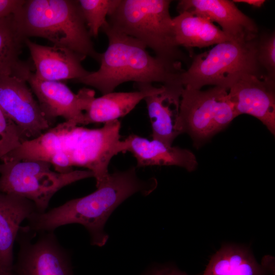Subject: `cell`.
<instances>
[{"label": "cell", "instance_id": "cb8c5ba5", "mask_svg": "<svg viewBox=\"0 0 275 275\" xmlns=\"http://www.w3.org/2000/svg\"><path fill=\"white\" fill-rule=\"evenodd\" d=\"M26 140L0 107V161Z\"/></svg>", "mask_w": 275, "mask_h": 275}, {"label": "cell", "instance_id": "f1b7e54d", "mask_svg": "<svg viewBox=\"0 0 275 275\" xmlns=\"http://www.w3.org/2000/svg\"><path fill=\"white\" fill-rule=\"evenodd\" d=\"M0 275H15V274L13 271H0Z\"/></svg>", "mask_w": 275, "mask_h": 275}, {"label": "cell", "instance_id": "30bf717a", "mask_svg": "<svg viewBox=\"0 0 275 275\" xmlns=\"http://www.w3.org/2000/svg\"><path fill=\"white\" fill-rule=\"evenodd\" d=\"M28 77H0V107L18 127L25 140L36 138L51 128L28 84Z\"/></svg>", "mask_w": 275, "mask_h": 275}, {"label": "cell", "instance_id": "44dd1931", "mask_svg": "<svg viewBox=\"0 0 275 275\" xmlns=\"http://www.w3.org/2000/svg\"><path fill=\"white\" fill-rule=\"evenodd\" d=\"M25 39L18 31L13 15L0 19V77H28L34 70L30 63L19 59Z\"/></svg>", "mask_w": 275, "mask_h": 275}, {"label": "cell", "instance_id": "83f0119b", "mask_svg": "<svg viewBox=\"0 0 275 275\" xmlns=\"http://www.w3.org/2000/svg\"><path fill=\"white\" fill-rule=\"evenodd\" d=\"M235 3H245L255 8H260L265 2L264 0H233Z\"/></svg>", "mask_w": 275, "mask_h": 275}, {"label": "cell", "instance_id": "ffe728a7", "mask_svg": "<svg viewBox=\"0 0 275 275\" xmlns=\"http://www.w3.org/2000/svg\"><path fill=\"white\" fill-rule=\"evenodd\" d=\"M172 20L175 43L179 47L203 48L230 40L221 29L204 17L183 12Z\"/></svg>", "mask_w": 275, "mask_h": 275}, {"label": "cell", "instance_id": "277c9868", "mask_svg": "<svg viewBox=\"0 0 275 275\" xmlns=\"http://www.w3.org/2000/svg\"><path fill=\"white\" fill-rule=\"evenodd\" d=\"M170 0H120L108 15L109 24L153 50L155 56L181 62L185 56L175 41Z\"/></svg>", "mask_w": 275, "mask_h": 275}, {"label": "cell", "instance_id": "7c38bea8", "mask_svg": "<svg viewBox=\"0 0 275 275\" xmlns=\"http://www.w3.org/2000/svg\"><path fill=\"white\" fill-rule=\"evenodd\" d=\"M237 116H252L275 134V80L246 74L228 90Z\"/></svg>", "mask_w": 275, "mask_h": 275}, {"label": "cell", "instance_id": "e0dca14e", "mask_svg": "<svg viewBox=\"0 0 275 275\" xmlns=\"http://www.w3.org/2000/svg\"><path fill=\"white\" fill-rule=\"evenodd\" d=\"M35 212L31 201L0 192V271H12L13 247L21 224Z\"/></svg>", "mask_w": 275, "mask_h": 275}, {"label": "cell", "instance_id": "2e32d148", "mask_svg": "<svg viewBox=\"0 0 275 275\" xmlns=\"http://www.w3.org/2000/svg\"><path fill=\"white\" fill-rule=\"evenodd\" d=\"M124 153L130 152L136 160L137 167L178 166L191 172L198 162L190 151L169 146L157 140H149L132 134L123 140Z\"/></svg>", "mask_w": 275, "mask_h": 275}, {"label": "cell", "instance_id": "ac0fdd59", "mask_svg": "<svg viewBox=\"0 0 275 275\" xmlns=\"http://www.w3.org/2000/svg\"><path fill=\"white\" fill-rule=\"evenodd\" d=\"M135 85L139 89L137 91L113 92L100 97H94L84 113V125L94 123H105L118 120L130 113L146 96L162 89V86L155 87L152 84Z\"/></svg>", "mask_w": 275, "mask_h": 275}, {"label": "cell", "instance_id": "603a6c76", "mask_svg": "<svg viewBox=\"0 0 275 275\" xmlns=\"http://www.w3.org/2000/svg\"><path fill=\"white\" fill-rule=\"evenodd\" d=\"M91 36L97 37L111 11L120 0H78Z\"/></svg>", "mask_w": 275, "mask_h": 275}, {"label": "cell", "instance_id": "d4e9b609", "mask_svg": "<svg viewBox=\"0 0 275 275\" xmlns=\"http://www.w3.org/2000/svg\"><path fill=\"white\" fill-rule=\"evenodd\" d=\"M258 61L264 71L266 77L275 80V33L272 32L259 37L257 39Z\"/></svg>", "mask_w": 275, "mask_h": 275}, {"label": "cell", "instance_id": "8992f818", "mask_svg": "<svg viewBox=\"0 0 275 275\" xmlns=\"http://www.w3.org/2000/svg\"><path fill=\"white\" fill-rule=\"evenodd\" d=\"M3 163L0 192L31 201L39 213L46 211L52 197L62 188L94 177L93 172L88 170L59 173L51 170L49 162L42 160H21Z\"/></svg>", "mask_w": 275, "mask_h": 275}, {"label": "cell", "instance_id": "d6986e66", "mask_svg": "<svg viewBox=\"0 0 275 275\" xmlns=\"http://www.w3.org/2000/svg\"><path fill=\"white\" fill-rule=\"evenodd\" d=\"M75 126L76 125L67 121L60 123L38 136L22 142L5 156L2 162L21 160L49 162L58 152L67 151L69 152L72 130Z\"/></svg>", "mask_w": 275, "mask_h": 275}, {"label": "cell", "instance_id": "6da1fadb", "mask_svg": "<svg viewBox=\"0 0 275 275\" xmlns=\"http://www.w3.org/2000/svg\"><path fill=\"white\" fill-rule=\"evenodd\" d=\"M154 178L142 180L135 167L109 174L107 180L93 193L69 200L43 213L34 212L27 225L36 233L54 232L66 225H82L90 235L93 245L102 246L108 238L104 226L113 211L123 201L136 193L148 195L157 186Z\"/></svg>", "mask_w": 275, "mask_h": 275}, {"label": "cell", "instance_id": "52a82bcc", "mask_svg": "<svg viewBox=\"0 0 275 275\" xmlns=\"http://www.w3.org/2000/svg\"><path fill=\"white\" fill-rule=\"evenodd\" d=\"M226 89L213 87L206 90L183 87L177 129L188 134L199 146L221 131L237 117Z\"/></svg>", "mask_w": 275, "mask_h": 275}, {"label": "cell", "instance_id": "ba28073f", "mask_svg": "<svg viewBox=\"0 0 275 275\" xmlns=\"http://www.w3.org/2000/svg\"><path fill=\"white\" fill-rule=\"evenodd\" d=\"M120 128V121L116 120L105 123L99 128L76 126L73 130L69 150L73 166L92 172L96 187L107 180L109 175L108 167L112 158L119 153H124Z\"/></svg>", "mask_w": 275, "mask_h": 275}, {"label": "cell", "instance_id": "f546056e", "mask_svg": "<svg viewBox=\"0 0 275 275\" xmlns=\"http://www.w3.org/2000/svg\"><path fill=\"white\" fill-rule=\"evenodd\" d=\"M4 167V163L3 162L0 163V173L2 172Z\"/></svg>", "mask_w": 275, "mask_h": 275}, {"label": "cell", "instance_id": "9c48e42d", "mask_svg": "<svg viewBox=\"0 0 275 275\" xmlns=\"http://www.w3.org/2000/svg\"><path fill=\"white\" fill-rule=\"evenodd\" d=\"M37 233L21 226L16 241L19 244L12 271L15 275H73L70 253L59 243L54 232Z\"/></svg>", "mask_w": 275, "mask_h": 275}, {"label": "cell", "instance_id": "3957f363", "mask_svg": "<svg viewBox=\"0 0 275 275\" xmlns=\"http://www.w3.org/2000/svg\"><path fill=\"white\" fill-rule=\"evenodd\" d=\"M13 18L24 38H43L100 62L78 1L25 0Z\"/></svg>", "mask_w": 275, "mask_h": 275}, {"label": "cell", "instance_id": "4fadbf2b", "mask_svg": "<svg viewBox=\"0 0 275 275\" xmlns=\"http://www.w3.org/2000/svg\"><path fill=\"white\" fill-rule=\"evenodd\" d=\"M177 9L179 13L188 12L216 22L231 40L250 41L258 36L256 23L242 12L233 1L181 0Z\"/></svg>", "mask_w": 275, "mask_h": 275}, {"label": "cell", "instance_id": "5bb4252c", "mask_svg": "<svg viewBox=\"0 0 275 275\" xmlns=\"http://www.w3.org/2000/svg\"><path fill=\"white\" fill-rule=\"evenodd\" d=\"M30 51L38 79L49 81H74L89 75L91 72L81 65L86 59L73 50L64 47L45 46L24 41Z\"/></svg>", "mask_w": 275, "mask_h": 275}, {"label": "cell", "instance_id": "9a60e30c", "mask_svg": "<svg viewBox=\"0 0 275 275\" xmlns=\"http://www.w3.org/2000/svg\"><path fill=\"white\" fill-rule=\"evenodd\" d=\"M180 81L162 85L160 91L144 98L150 120L153 139L172 146L180 134L177 129L181 95Z\"/></svg>", "mask_w": 275, "mask_h": 275}, {"label": "cell", "instance_id": "7a4b0ae2", "mask_svg": "<svg viewBox=\"0 0 275 275\" xmlns=\"http://www.w3.org/2000/svg\"><path fill=\"white\" fill-rule=\"evenodd\" d=\"M100 30L107 37L108 46L101 53L100 67L74 82L95 88L104 95L127 81L163 85L180 81L184 71L181 62L150 55L143 43L115 29L107 21Z\"/></svg>", "mask_w": 275, "mask_h": 275}, {"label": "cell", "instance_id": "8fae6325", "mask_svg": "<svg viewBox=\"0 0 275 275\" xmlns=\"http://www.w3.org/2000/svg\"><path fill=\"white\" fill-rule=\"evenodd\" d=\"M27 82L51 124L57 118L62 117L76 126L84 125V113L95 97L94 90L84 88L75 94L64 83L38 79L33 72Z\"/></svg>", "mask_w": 275, "mask_h": 275}, {"label": "cell", "instance_id": "4316f807", "mask_svg": "<svg viewBox=\"0 0 275 275\" xmlns=\"http://www.w3.org/2000/svg\"><path fill=\"white\" fill-rule=\"evenodd\" d=\"M145 275H188L172 267H160L150 270Z\"/></svg>", "mask_w": 275, "mask_h": 275}, {"label": "cell", "instance_id": "7402d4cb", "mask_svg": "<svg viewBox=\"0 0 275 275\" xmlns=\"http://www.w3.org/2000/svg\"><path fill=\"white\" fill-rule=\"evenodd\" d=\"M264 272L248 249L230 244L211 257L203 275H264Z\"/></svg>", "mask_w": 275, "mask_h": 275}, {"label": "cell", "instance_id": "484cf974", "mask_svg": "<svg viewBox=\"0 0 275 275\" xmlns=\"http://www.w3.org/2000/svg\"><path fill=\"white\" fill-rule=\"evenodd\" d=\"M25 0H0V19L13 15Z\"/></svg>", "mask_w": 275, "mask_h": 275}, {"label": "cell", "instance_id": "5b68a950", "mask_svg": "<svg viewBox=\"0 0 275 275\" xmlns=\"http://www.w3.org/2000/svg\"><path fill=\"white\" fill-rule=\"evenodd\" d=\"M257 37L250 41L227 40L197 55L188 69L181 73V84L196 89L212 85L229 90L246 74L266 78L257 60Z\"/></svg>", "mask_w": 275, "mask_h": 275}]
</instances>
